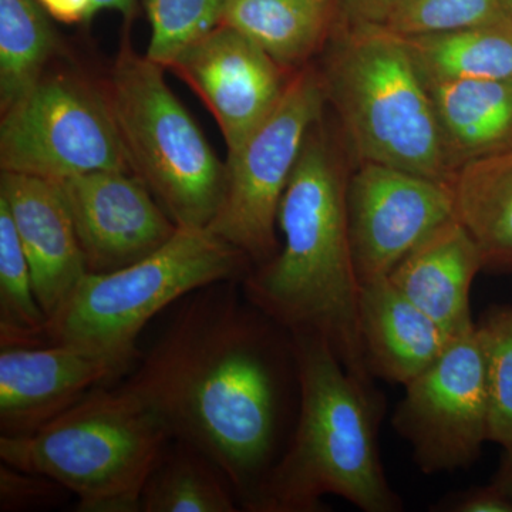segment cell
<instances>
[{"mask_svg": "<svg viewBox=\"0 0 512 512\" xmlns=\"http://www.w3.org/2000/svg\"><path fill=\"white\" fill-rule=\"evenodd\" d=\"M296 380L291 335L235 281L192 292L126 386L173 440L210 457L254 511L284 453Z\"/></svg>", "mask_w": 512, "mask_h": 512, "instance_id": "6da1fadb", "label": "cell"}, {"mask_svg": "<svg viewBox=\"0 0 512 512\" xmlns=\"http://www.w3.org/2000/svg\"><path fill=\"white\" fill-rule=\"evenodd\" d=\"M323 116L306 134L278 211V254L242 279L249 302L286 332H315L360 383L375 390L359 332L360 281L346 190L355 163Z\"/></svg>", "mask_w": 512, "mask_h": 512, "instance_id": "7a4b0ae2", "label": "cell"}, {"mask_svg": "<svg viewBox=\"0 0 512 512\" xmlns=\"http://www.w3.org/2000/svg\"><path fill=\"white\" fill-rule=\"evenodd\" d=\"M289 335L298 413L252 512H316L326 495L345 498L365 512L402 510L377 446L379 394L350 375L318 333Z\"/></svg>", "mask_w": 512, "mask_h": 512, "instance_id": "3957f363", "label": "cell"}, {"mask_svg": "<svg viewBox=\"0 0 512 512\" xmlns=\"http://www.w3.org/2000/svg\"><path fill=\"white\" fill-rule=\"evenodd\" d=\"M316 70L355 165L450 181L433 101L402 36L383 25L332 20Z\"/></svg>", "mask_w": 512, "mask_h": 512, "instance_id": "277c9868", "label": "cell"}, {"mask_svg": "<svg viewBox=\"0 0 512 512\" xmlns=\"http://www.w3.org/2000/svg\"><path fill=\"white\" fill-rule=\"evenodd\" d=\"M173 441L157 414L123 384L99 387L45 426L0 437L2 463L45 476L80 512H140L151 471Z\"/></svg>", "mask_w": 512, "mask_h": 512, "instance_id": "5b68a950", "label": "cell"}, {"mask_svg": "<svg viewBox=\"0 0 512 512\" xmlns=\"http://www.w3.org/2000/svg\"><path fill=\"white\" fill-rule=\"evenodd\" d=\"M251 261L208 228L178 227L136 264L86 274L47 320V343H72L138 357L141 330L192 292L238 281Z\"/></svg>", "mask_w": 512, "mask_h": 512, "instance_id": "8992f818", "label": "cell"}, {"mask_svg": "<svg viewBox=\"0 0 512 512\" xmlns=\"http://www.w3.org/2000/svg\"><path fill=\"white\" fill-rule=\"evenodd\" d=\"M164 70L126 40L106 97L131 173L177 227L208 228L224 200L227 165L171 92Z\"/></svg>", "mask_w": 512, "mask_h": 512, "instance_id": "52a82bcc", "label": "cell"}, {"mask_svg": "<svg viewBox=\"0 0 512 512\" xmlns=\"http://www.w3.org/2000/svg\"><path fill=\"white\" fill-rule=\"evenodd\" d=\"M326 107L318 70L306 64L264 123L228 154L224 200L208 229L256 266L278 254L279 205L306 134Z\"/></svg>", "mask_w": 512, "mask_h": 512, "instance_id": "ba28073f", "label": "cell"}, {"mask_svg": "<svg viewBox=\"0 0 512 512\" xmlns=\"http://www.w3.org/2000/svg\"><path fill=\"white\" fill-rule=\"evenodd\" d=\"M0 165L53 183L92 171H131L107 97L63 76L42 77L2 111Z\"/></svg>", "mask_w": 512, "mask_h": 512, "instance_id": "9c48e42d", "label": "cell"}, {"mask_svg": "<svg viewBox=\"0 0 512 512\" xmlns=\"http://www.w3.org/2000/svg\"><path fill=\"white\" fill-rule=\"evenodd\" d=\"M393 429L410 444L424 474L470 467L488 440V394L478 326L454 336L426 370L404 386Z\"/></svg>", "mask_w": 512, "mask_h": 512, "instance_id": "30bf717a", "label": "cell"}, {"mask_svg": "<svg viewBox=\"0 0 512 512\" xmlns=\"http://www.w3.org/2000/svg\"><path fill=\"white\" fill-rule=\"evenodd\" d=\"M346 207L360 285L387 278L431 232L456 218L450 184L375 163L353 167Z\"/></svg>", "mask_w": 512, "mask_h": 512, "instance_id": "8fae6325", "label": "cell"}, {"mask_svg": "<svg viewBox=\"0 0 512 512\" xmlns=\"http://www.w3.org/2000/svg\"><path fill=\"white\" fill-rule=\"evenodd\" d=\"M167 69L204 101L220 126L228 154L275 110L295 74L225 23L184 50Z\"/></svg>", "mask_w": 512, "mask_h": 512, "instance_id": "7c38bea8", "label": "cell"}, {"mask_svg": "<svg viewBox=\"0 0 512 512\" xmlns=\"http://www.w3.org/2000/svg\"><path fill=\"white\" fill-rule=\"evenodd\" d=\"M56 184L92 274L136 264L177 232L153 192L131 171H92Z\"/></svg>", "mask_w": 512, "mask_h": 512, "instance_id": "4fadbf2b", "label": "cell"}, {"mask_svg": "<svg viewBox=\"0 0 512 512\" xmlns=\"http://www.w3.org/2000/svg\"><path fill=\"white\" fill-rule=\"evenodd\" d=\"M136 360L72 343L0 346L2 436L33 433L124 375Z\"/></svg>", "mask_w": 512, "mask_h": 512, "instance_id": "5bb4252c", "label": "cell"}, {"mask_svg": "<svg viewBox=\"0 0 512 512\" xmlns=\"http://www.w3.org/2000/svg\"><path fill=\"white\" fill-rule=\"evenodd\" d=\"M0 200L15 222L37 301L49 320L89 274L72 215L57 184L32 175L2 171Z\"/></svg>", "mask_w": 512, "mask_h": 512, "instance_id": "9a60e30c", "label": "cell"}, {"mask_svg": "<svg viewBox=\"0 0 512 512\" xmlns=\"http://www.w3.org/2000/svg\"><path fill=\"white\" fill-rule=\"evenodd\" d=\"M484 271L476 241L456 218L423 239L387 276L451 338L476 326L471 286Z\"/></svg>", "mask_w": 512, "mask_h": 512, "instance_id": "2e32d148", "label": "cell"}, {"mask_svg": "<svg viewBox=\"0 0 512 512\" xmlns=\"http://www.w3.org/2000/svg\"><path fill=\"white\" fill-rule=\"evenodd\" d=\"M359 332L372 376L402 386L426 370L451 340L389 278L360 286Z\"/></svg>", "mask_w": 512, "mask_h": 512, "instance_id": "e0dca14e", "label": "cell"}, {"mask_svg": "<svg viewBox=\"0 0 512 512\" xmlns=\"http://www.w3.org/2000/svg\"><path fill=\"white\" fill-rule=\"evenodd\" d=\"M427 89L451 177L468 164L512 150V77L460 80Z\"/></svg>", "mask_w": 512, "mask_h": 512, "instance_id": "ac0fdd59", "label": "cell"}, {"mask_svg": "<svg viewBox=\"0 0 512 512\" xmlns=\"http://www.w3.org/2000/svg\"><path fill=\"white\" fill-rule=\"evenodd\" d=\"M448 184L485 271L512 272V150L460 168Z\"/></svg>", "mask_w": 512, "mask_h": 512, "instance_id": "d6986e66", "label": "cell"}, {"mask_svg": "<svg viewBox=\"0 0 512 512\" xmlns=\"http://www.w3.org/2000/svg\"><path fill=\"white\" fill-rule=\"evenodd\" d=\"M332 20L333 8L312 0H227L222 23L296 72L319 55Z\"/></svg>", "mask_w": 512, "mask_h": 512, "instance_id": "ffe728a7", "label": "cell"}, {"mask_svg": "<svg viewBox=\"0 0 512 512\" xmlns=\"http://www.w3.org/2000/svg\"><path fill=\"white\" fill-rule=\"evenodd\" d=\"M403 39L427 87L512 77L511 16L471 28Z\"/></svg>", "mask_w": 512, "mask_h": 512, "instance_id": "44dd1931", "label": "cell"}, {"mask_svg": "<svg viewBox=\"0 0 512 512\" xmlns=\"http://www.w3.org/2000/svg\"><path fill=\"white\" fill-rule=\"evenodd\" d=\"M238 505L221 468L197 448L174 440L144 485L140 512H235Z\"/></svg>", "mask_w": 512, "mask_h": 512, "instance_id": "7402d4cb", "label": "cell"}, {"mask_svg": "<svg viewBox=\"0 0 512 512\" xmlns=\"http://www.w3.org/2000/svg\"><path fill=\"white\" fill-rule=\"evenodd\" d=\"M52 16L37 0H0V106L2 111L42 79L56 46Z\"/></svg>", "mask_w": 512, "mask_h": 512, "instance_id": "603a6c76", "label": "cell"}, {"mask_svg": "<svg viewBox=\"0 0 512 512\" xmlns=\"http://www.w3.org/2000/svg\"><path fill=\"white\" fill-rule=\"evenodd\" d=\"M47 316L8 205L0 200V346L47 343Z\"/></svg>", "mask_w": 512, "mask_h": 512, "instance_id": "cb8c5ba5", "label": "cell"}, {"mask_svg": "<svg viewBox=\"0 0 512 512\" xmlns=\"http://www.w3.org/2000/svg\"><path fill=\"white\" fill-rule=\"evenodd\" d=\"M227 0H146L151 36L147 57L164 69L218 28Z\"/></svg>", "mask_w": 512, "mask_h": 512, "instance_id": "d4e9b609", "label": "cell"}, {"mask_svg": "<svg viewBox=\"0 0 512 512\" xmlns=\"http://www.w3.org/2000/svg\"><path fill=\"white\" fill-rule=\"evenodd\" d=\"M488 394V440L512 451V306L494 308L478 323Z\"/></svg>", "mask_w": 512, "mask_h": 512, "instance_id": "484cf974", "label": "cell"}, {"mask_svg": "<svg viewBox=\"0 0 512 512\" xmlns=\"http://www.w3.org/2000/svg\"><path fill=\"white\" fill-rule=\"evenodd\" d=\"M508 16L504 0H406L383 26L412 37L471 28Z\"/></svg>", "mask_w": 512, "mask_h": 512, "instance_id": "4316f807", "label": "cell"}, {"mask_svg": "<svg viewBox=\"0 0 512 512\" xmlns=\"http://www.w3.org/2000/svg\"><path fill=\"white\" fill-rule=\"evenodd\" d=\"M63 493L69 491L50 478L0 464V510L3 512L52 507L59 503Z\"/></svg>", "mask_w": 512, "mask_h": 512, "instance_id": "83f0119b", "label": "cell"}, {"mask_svg": "<svg viewBox=\"0 0 512 512\" xmlns=\"http://www.w3.org/2000/svg\"><path fill=\"white\" fill-rule=\"evenodd\" d=\"M437 507V511L447 512H512V500L497 484L491 483L451 495Z\"/></svg>", "mask_w": 512, "mask_h": 512, "instance_id": "f1b7e54d", "label": "cell"}, {"mask_svg": "<svg viewBox=\"0 0 512 512\" xmlns=\"http://www.w3.org/2000/svg\"><path fill=\"white\" fill-rule=\"evenodd\" d=\"M406 0H335L333 20L343 25H386Z\"/></svg>", "mask_w": 512, "mask_h": 512, "instance_id": "f546056e", "label": "cell"}, {"mask_svg": "<svg viewBox=\"0 0 512 512\" xmlns=\"http://www.w3.org/2000/svg\"><path fill=\"white\" fill-rule=\"evenodd\" d=\"M53 19L59 22L82 23L94 16L93 0H37Z\"/></svg>", "mask_w": 512, "mask_h": 512, "instance_id": "4dcf8cb0", "label": "cell"}, {"mask_svg": "<svg viewBox=\"0 0 512 512\" xmlns=\"http://www.w3.org/2000/svg\"><path fill=\"white\" fill-rule=\"evenodd\" d=\"M94 15L101 10H116L126 19L136 15L137 0H93Z\"/></svg>", "mask_w": 512, "mask_h": 512, "instance_id": "1f68e13d", "label": "cell"}, {"mask_svg": "<svg viewBox=\"0 0 512 512\" xmlns=\"http://www.w3.org/2000/svg\"><path fill=\"white\" fill-rule=\"evenodd\" d=\"M493 483L497 484L512 500V451H505Z\"/></svg>", "mask_w": 512, "mask_h": 512, "instance_id": "d6a6232c", "label": "cell"}, {"mask_svg": "<svg viewBox=\"0 0 512 512\" xmlns=\"http://www.w3.org/2000/svg\"><path fill=\"white\" fill-rule=\"evenodd\" d=\"M312 2L318 3L323 8H333V5H335V0H312Z\"/></svg>", "mask_w": 512, "mask_h": 512, "instance_id": "836d02e7", "label": "cell"}, {"mask_svg": "<svg viewBox=\"0 0 512 512\" xmlns=\"http://www.w3.org/2000/svg\"><path fill=\"white\" fill-rule=\"evenodd\" d=\"M505 6H507L508 13H510V16L512 18V0H504Z\"/></svg>", "mask_w": 512, "mask_h": 512, "instance_id": "e575fe53", "label": "cell"}]
</instances>
